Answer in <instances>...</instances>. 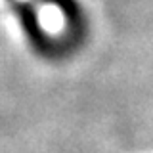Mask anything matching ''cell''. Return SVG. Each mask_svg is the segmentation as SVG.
Returning a JSON list of instances; mask_svg holds the SVG:
<instances>
[{"instance_id":"obj_1","label":"cell","mask_w":153,"mask_h":153,"mask_svg":"<svg viewBox=\"0 0 153 153\" xmlns=\"http://www.w3.org/2000/svg\"><path fill=\"white\" fill-rule=\"evenodd\" d=\"M13 10L17 12L19 21H21V25H23V31H25L27 38L31 40V44L35 46V50H38L40 54H50L56 46L52 44L50 36H48L44 33V29H42L36 10L27 2H16L13 4Z\"/></svg>"},{"instance_id":"obj_2","label":"cell","mask_w":153,"mask_h":153,"mask_svg":"<svg viewBox=\"0 0 153 153\" xmlns=\"http://www.w3.org/2000/svg\"><path fill=\"white\" fill-rule=\"evenodd\" d=\"M42 2L56 6L65 16V21L69 23V27L80 31V27L84 23V17H82L84 13H82V8H80V4L76 0H42Z\"/></svg>"},{"instance_id":"obj_3","label":"cell","mask_w":153,"mask_h":153,"mask_svg":"<svg viewBox=\"0 0 153 153\" xmlns=\"http://www.w3.org/2000/svg\"><path fill=\"white\" fill-rule=\"evenodd\" d=\"M10 2H12V0H10Z\"/></svg>"}]
</instances>
